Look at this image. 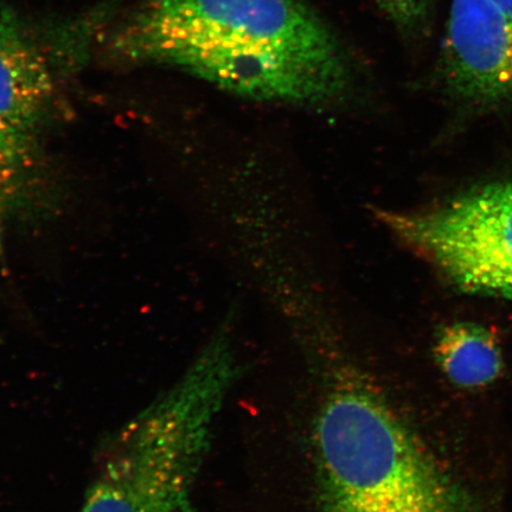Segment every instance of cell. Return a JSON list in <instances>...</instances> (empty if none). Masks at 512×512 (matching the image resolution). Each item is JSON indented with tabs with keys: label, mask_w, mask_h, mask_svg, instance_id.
<instances>
[{
	"label": "cell",
	"mask_w": 512,
	"mask_h": 512,
	"mask_svg": "<svg viewBox=\"0 0 512 512\" xmlns=\"http://www.w3.org/2000/svg\"><path fill=\"white\" fill-rule=\"evenodd\" d=\"M54 95L53 76L40 51L10 17L0 19V118L37 138Z\"/></svg>",
	"instance_id": "8992f818"
},
{
	"label": "cell",
	"mask_w": 512,
	"mask_h": 512,
	"mask_svg": "<svg viewBox=\"0 0 512 512\" xmlns=\"http://www.w3.org/2000/svg\"><path fill=\"white\" fill-rule=\"evenodd\" d=\"M503 11L512 16V0H492Z\"/></svg>",
	"instance_id": "8fae6325"
},
{
	"label": "cell",
	"mask_w": 512,
	"mask_h": 512,
	"mask_svg": "<svg viewBox=\"0 0 512 512\" xmlns=\"http://www.w3.org/2000/svg\"><path fill=\"white\" fill-rule=\"evenodd\" d=\"M9 214L10 208L8 201L5 200L2 192H0V259H2L4 251V224Z\"/></svg>",
	"instance_id": "30bf717a"
},
{
	"label": "cell",
	"mask_w": 512,
	"mask_h": 512,
	"mask_svg": "<svg viewBox=\"0 0 512 512\" xmlns=\"http://www.w3.org/2000/svg\"><path fill=\"white\" fill-rule=\"evenodd\" d=\"M381 217L459 291L512 304V179L478 185L431 209Z\"/></svg>",
	"instance_id": "277c9868"
},
{
	"label": "cell",
	"mask_w": 512,
	"mask_h": 512,
	"mask_svg": "<svg viewBox=\"0 0 512 512\" xmlns=\"http://www.w3.org/2000/svg\"><path fill=\"white\" fill-rule=\"evenodd\" d=\"M115 49L271 104L339 106L358 86L348 49L303 0H149Z\"/></svg>",
	"instance_id": "6da1fadb"
},
{
	"label": "cell",
	"mask_w": 512,
	"mask_h": 512,
	"mask_svg": "<svg viewBox=\"0 0 512 512\" xmlns=\"http://www.w3.org/2000/svg\"><path fill=\"white\" fill-rule=\"evenodd\" d=\"M439 72L446 92L464 105L512 101V16L492 0H451Z\"/></svg>",
	"instance_id": "5b68a950"
},
{
	"label": "cell",
	"mask_w": 512,
	"mask_h": 512,
	"mask_svg": "<svg viewBox=\"0 0 512 512\" xmlns=\"http://www.w3.org/2000/svg\"><path fill=\"white\" fill-rule=\"evenodd\" d=\"M37 138L0 118V192L10 213L31 210L43 194Z\"/></svg>",
	"instance_id": "ba28073f"
},
{
	"label": "cell",
	"mask_w": 512,
	"mask_h": 512,
	"mask_svg": "<svg viewBox=\"0 0 512 512\" xmlns=\"http://www.w3.org/2000/svg\"><path fill=\"white\" fill-rule=\"evenodd\" d=\"M438 0H376L403 34L415 38L430 27Z\"/></svg>",
	"instance_id": "9c48e42d"
},
{
	"label": "cell",
	"mask_w": 512,
	"mask_h": 512,
	"mask_svg": "<svg viewBox=\"0 0 512 512\" xmlns=\"http://www.w3.org/2000/svg\"><path fill=\"white\" fill-rule=\"evenodd\" d=\"M238 374L227 332L100 447L79 512H197L195 485Z\"/></svg>",
	"instance_id": "7a4b0ae2"
},
{
	"label": "cell",
	"mask_w": 512,
	"mask_h": 512,
	"mask_svg": "<svg viewBox=\"0 0 512 512\" xmlns=\"http://www.w3.org/2000/svg\"><path fill=\"white\" fill-rule=\"evenodd\" d=\"M434 355L446 379L458 388L488 387L502 375L501 345L494 332L482 324L445 326L435 341Z\"/></svg>",
	"instance_id": "52a82bcc"
},
{
	"label": "cell",
	"mask_w": 512,
	"mask_h": 512,
	"mask_svg": "<svg viewBox=\"0 0 512 512\" xmlns=\"http://www.w3.org/2000/svg\"><path fill=\"white\" fill-rule=\"evenodd\" d=\"M323 512H478L380 396L344 384L315 431Z\"/></svg>",
	"instance_id": "3957f363"
}]
</instances>
